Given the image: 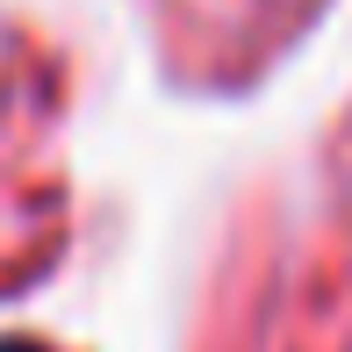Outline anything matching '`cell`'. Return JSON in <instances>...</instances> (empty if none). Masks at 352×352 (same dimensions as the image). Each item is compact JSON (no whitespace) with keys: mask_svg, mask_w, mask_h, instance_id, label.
Segmentation results:
<instances>
[{"mask_svg":"<svg viewBox=\"0 0 352 352\" xmlns=\"http://www.w3.org/2000/svg\"><path fill=\"white\" fill-rule=\"evenodd\" d=\"M0 352H29V345H0Z\"/></svg>","mask_w":352,"mask_h":352,"instance_id":"6da1fadb","label":"cell"}]
</instances>
